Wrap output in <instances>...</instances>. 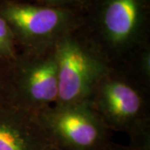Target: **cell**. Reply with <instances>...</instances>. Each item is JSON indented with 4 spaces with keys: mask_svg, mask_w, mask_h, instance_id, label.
<instances>
[{
    "mask_svg": "<svg viewBox=\"0 0 150 150\" xmlns=\"http://www.w3.org/2000/svg\"><path fill=\"white\" fill-rule=\"evenodd\" d=\"M78 30L109 67L150 45V0H88Z\"/></svg>",
    "mask_w": 150,
    "mask_h": 150,
    "instance_id": "1",
    "label": "cell"
},
{
    "mask_svg": "<svg viewBox=\"0 0 150 150\" xmlns=\"http://www.w3.org/2000/svg\"><path fill=\"white\" fill-rule=\"evenodd\" d=\"M87 103L112 132L128 134L129 144L150 145V87L123 67H108Z\"/></svg>",
    "mask_w": 150,
    "mask_h": 150,
    "instance_id": "2",
    "label": "cell"
},
{
    "mask_svg": "<svg viewBox=\"0 0 150 150\" xmlns=\"http://www.w3.org/2000/svg\"><path fill=\"white\" fill-rule=\"evenodd\" d=\"M0 16L9 25L19 51L52 48L80 24L79 11L23 0H0Z\"/></svg>",
    "mask_w": 150,
    "mask_h": 150,
    "instance_id": "3",
    "label": "cell"
},
{
    "mask_svg": "<svg viewBox=\"0 0 150 150\" xmlns=\"http://www.w3.org/2000/svg\"><path fill=\"white\" fill-rule=\"evenodd\" d=\"M51 144L61 150H103L112 131L85 102L53 105L37 113Z\"/></svg>",
    "mask_w": 150,
    "mask_h": 150,
    "instance_id": "4",
    "label": "cell"
},
{
    "mask_svg": "<svg viewBox=\"0 0 150 150\" xmlns=\"http://www.w3.org/2000/svg\"><path fill=\"white\" fill-rule=\"evenodd\" d=\"M59 90L54 105L87 101L108 65L78 28L56 43Z\"/></svg>",
    "mask_w": 150,
    "mask_h": 150,
    "instance_id": "5",
    "label": "cell"
},
{
    "mask_svg": "<svg viewBox=\"0 0 150 150\" xmlns=\"http://www.w3.org/2000/svg\"><path fill=\"white\" fill-rule=\"evenodd\" d=\"M55 46L40 51H19L12 60L15 106L37 114L56 103L59 78Z\"/></svg>",
    "mask_w": 150,
    "mask_h": 150,
    "instance_id": "6",
    "label": "cell"
},
{
    "mask_svg": "<svg viewBox=\"0 0 150 150\" xmlns=\"http://www.w3.org/2000/svg\"><path fill=\"white\" fill-rule=\"evenodd\" d=\"M36 113L14 105L0 108V150H52Z\"/></svg>",
    "mask_w": 150,
    "mask_h": 150,
    "instance_id": "7",
    "label": "cell"
},
{
    "mask_svg": "<svg viewBox=\"0 0 150 150\" xmlns=\"http://www.w3.org/2000/svg\"><path fill=\"white\" fill-rule=\"evenodd\" d=\"M122 67L150 87V45L142 48L127 64Z\"/></svg>",
    "mask_w": 150,
    "mask_h": 150,
    "instance_id": "8",
    "label": "cell"
},
{
    "mask_svg": "<svg viewBox=\"0 0 150 150\" xmlns=\"http://www.w3.org/2000/svg\"><path fill=\"white\" fill-rule=\"evenodd\" d=\"M14 105L12 60L0 59V108Z\"/></svg>",
    "mask_w": 150,
    "mask_h": 150,
    "instance_id": "9",
    "label": "cell"
},
{
    "mask_svg": "<svg viewBox=\"0 0 150 150\" xmlns=\"http://www.w3.org/2000/svg\"><path fill=\"white\" fill-rule=\"evenodd\" d=\"M19 50L8 23L0 16V59L13 60Z\"/></svg>",
    "mask_w": 150,
    "mask_h": 150,
    "instance_id": "10",
    "label": "cell"
},
{
    "mask_svg": "<svg viewBox=\"0 0 150 150\" xmlns=\"http://www.w3.org/2000/svg\"><path fill=\"white\" fill-rule=\"evenodd\" d=\"M42 5L66 8L82 12L88 0H23Z\"/></svg>",
    "mask_w": 150,
    "mask_h": 150,
    "instance_id": "11",
    "label": "cell"
},
{
    "mask_svg": "<svg viewBox=\"0 0 150 150\" xmlns=\"http://www.w3.org/2000/svg\"><path fill=\"white\" fill-rule=\"evenodd\" d=\"M103 150H150V145L146 146H133V145H122L116 143H110Z\"/></svg>",
    "mask_w": 150,
    "mask_h": 150,
    "instance_id": "12",
    "label": "cell"
},
{
    "mask_svg": "<svg viewBox=\"0 0 150 150\" xmlns=\"http://www.w3.org/2000/svg\"><path fill=\"white\" fill-rule=\"evenodd\" d=\"M52 150H61V149H58V148L54 147V145H53V148H52Z\"/></svg>",
    "mask_w": 150,
    "mask_h": 150,
    "instance_id": "13",
    "label": "cell"
}]
</instances>
